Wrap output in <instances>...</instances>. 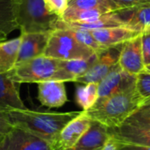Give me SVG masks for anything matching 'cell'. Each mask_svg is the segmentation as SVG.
Here are the masks:
<instances>
[{
    "label": "cell",
    "instance_id": "6da1fadb",
    "mask_svg": "<svg viewBox=\"0 0 150 150\" xmlns=\"http://www.w3.org/2000/svg\"><path fill=\"white\" fill-rule=\"evenodd\" d=\"M14 127L25 130L51 144L55 141L62 128L81 112H47L28 108L6 111Z\"/></svg>",
    "mask_w": 150,
    "mask_h": 150
},
{
    "label": "cell",
    "instance_id": "7a4b0ae2",
    "mask_svg": "<svg viewBox=\"0 0 150 150\" xmlns=\"http://www.w3.org/2000/svg\"><path fill=\"white\" fill-rule=\"evenodd\" d=\"M142 105L136 89H134L98 100L91 109L83 112L91 120L99 122L108 128H113L124 124Z\"/></svg>",
    "mask_w": 150,
    "mask_h": 150
},
{
    "label": "cell",
    "instance_id": "3957f363",
    "mask_svg": "<svg viewBox=\"0 0 150 150\" xmlns=\"http://www.w3.org/2000/svg\"><path fill=\"white\" fill-rule=\"evenodd\" d=\"M60 19L47 11L44 0H18V24L20 33L54 31Z\"/></svg>",
    "mask_w": 150,
    "mask_h": 150
},
{
    "label": "cell",
    "instance_id": "277c9868",
    "mask_svg": "<svg viewBox=\"0 0 150 150\" xmlns=\"http://www.w3.org/2000/svg\"><path fill=\"white\" fill-rule=\"evenodd\" d=\"M96 53L80 43L66 28H57L50 33L44 52L45 56L62 61L89 59Z\"/></svg>",
    "mask_w": 150,
    "mask_h": 150
},
{
    "label": "cell",
    "instance_id": "5b68a950",
    "mask_svg": "<svg viewBox=\"0 0 150 150\" xmlns=\"http://www.w3.org/2000/svg\"><path fill=\"white\" fill-rule=\"evenodd\" d=\"M59 61L45 55H40L25 62L17 63L8 72L10 77L19 83H41L45 81H57Z\"/></svg>",
    "mask_w": 150,
    "mask_h": 150
},
{
    "label": "cell",
    "instance_id": "8992f818",
    "mask_svg": "<svg viewBox=\"0 0 150 150\" xmlns=\"http://www.w3.org/2000/svg\"><path fill=\"white\" fill-rule=\"evenodd\" d=\"M121 45L108 47L98 54V58L89 70L78 77L76 83L86 84L90 83H100L113 69L119 65V58Z\"/></svg>",
    "mask_w": 150,
    "mask_h": 150
},
{
    "label": "cell",
    "instance_id": "52a82bcc",
    "mask_svg": "<svg viewBox=\"0 0 150 150\" xmlns=\"http://www.w3.org/2000/svg\"><path fill=\"white\" fill-rule=\"evenodd\" d=\"M136 76L127 73L118 65L100 83H98V99L103 100L116 94L135 89Z\"/></svg>",
    "mask_w": 150,
    "mask_h": 150
},
{
    "label": "cell",
    "instance_id": "ba28073f",
    "mask_svg": "<svg viewBox=\"0 0 150 150\" xmlns=\"http://www.w3.org/2000/svg\"><path fill=\"white\" fill-rule=\"evenodd\" d=\"M91 124V120L82 111L78 116L62 128L55 141L51 144L52 150L71 149L90 128Z\"/></svg>",
    "mask_w": 150,
    "mask_h": 150
},
{
    "label": "cell",
    "instance_id": "9c48e42d",
    "mask_svg": "<svg viewBox=\"0 0 150 150\" xmlns=\"http://www.w3.org/2000/svg\"><path fill=\"white\" fill-rule=\"evenodd\" d=\"M0 150H52V145L42 138L14 127L0 143Z\"/></svg>",
    "mask_w": 150,
    "mask_h": 150
},
{
    "label": "cell",
    "instance_id": "30bf717a",
    "mask_svg": "<svg viewBox=\"0 0 150 150\" xmlns=\"http://www.w3.org/2000/svg\"><path fill=\"white\" fill-rule=\"evenodd\" d=\"M119 66L127 73L138 75L144 70L141 34L124 42L121 47Z\"/></svg>",
    "mask_w": 150,
    "mask_h": 150
},
{
    "label": "cell",
    "instance_id": "8fae6325",
    "mask_svg": "<svg viewBox=\"0 0 150 150\" xmlns=\"http://www.w3.org/2000/svg\"><path fill=\"white\" fill-rule=\"evenodd\" d=\"M113 14L128 29L141 33L150 29V4L120 9Z\"/></svg>",
    "mask_w": 150,
    "mask_h": 150
},
{
    "label": "cell",
    "instance_id": "7c38bea8",
    "mask_svg": "<svg viewBox=\"0 0 150 150\" xmlns=\"http://www.w3.org/2000/svg\"><path fill=\"white\" fill-rule=\"evenodd\" d=\"M51 32L20 33V45L16 64L43 55Z\"/></svg>",
    "mask_w": 150,
    "mask_h": 150
},
{
    "label": "cell",
    "instance_id": "4fadbf2b",
    "mask_svg": "<svg viewBox=\"0 0 150 150\" xmlns=\"http://www.w3.org/2000/svg\"><path fill=\"white\" fill-rule=\"evenodd\" d=\"M37 98L46 107H62L68 102L65 83L55 80L39 83Z\"/></svg>",
    "mask_w": 150,
    "mask_h": 150
},
{
    "label": "cell",
    "instance_id": "5bb4252c",
    "mask_svg": "<svg viewBox=\"0 0 150 150\" xmlns=\"http://www.w3.org/2000/svg\"><path fill=\"white\" fill-rule=\"evenodd\" d=\"M109 134L118 144H132L150 148V129L122 124L120 127L109 128Z\"/></svg>",
    "mask_w": 150,
    "mask_h": 150
},
{
    "label": "cell",
    "instance_id": "9a60e30c",
    "mask_svg": "<svg viewBox=\"0 0 150 150\" xmlns=\"http://www.w3.org/2000/svg\"><path fill=\"white\" fill-rule=\"evenodd\" d=\"M20 84L13 81L8 73L0 74V109L4 111L25 109L20 97Z\"/></svg>",
    "mask_w": 150,
    "mask_h": 150
},
{
    "label": "cell",
    "instance_id": "2e32d148",
    "mask_svg": "<svg viewBox=\"0 0 150 150\" xmlns=\"http://www.w3.org/2000/svg\"><path fill=\"white\" fill-rule=\"evenodd\" d=\"M109 139V128L99 122L91 120L90 128L69 150H102Z\"/></svg>",
    "mask_w": 150,
    "mask_h": 150
},
{
    "label": "cell",
    "instance_id": "e0dca14e",
    "mask_svg": "<svg viewBox=\"0 0 150 150\" xmlns=\"http://www.w3.org/2000/svg\"><path fill=\"white\" fill-rule=\"evenodd\" d=\"M91 32L96 39V40L104 48L121 45L127 40L141 34V33L133 31L125 26L91 30Z\"/></svg>",
    "mask_w": 150,
    "mask_h": 150
},
{
    "label": "cell",
    "instance_id": "ac0fdd59",
    "mask_svg": "<svg viewBox=\"0 0 150 150\" xmlns=\"http://www.w3.org/2000/svg\"><path fill=\"white\" fill-rule=\"evenodd\" d=\"M98 58V54L89 59L59 61V70L57 81L62 82H76V80L84 75L93 65Z\"/></svg>",
    "mask_w": 150,
    "mask_h": 150
},
{
    "label": "cell",
    "instance_id": "d6986e66",
    "mask_svg": "<svg viewBox=\"0 0 150 150\" xmlns=\"http://www.w3.org/2000/svg\"><path fill=\"white\" fill-rule=\"evenodd\" d=\"M18 0H0V42L18 29Z\"/></svg>",
    "mask_w": 150,
    "mask_h": 150
},
{
    "label": "cell",
    "instance_id": "ffe728a7",
    "mask_svg": "<svg viewBox=\"0 0 150 150\" xmlns=\"http://www.w3.org/2000/svg\"><path fill=\"white\" fill-rule=\"evenodd\" d=\"M20 37L0 42V74L10 72L16 65Z\"/></svg>",
    "mask_w": 150,
    "mask_h": 150
},
{
    "label": "cell",
    "instance_id": "44dd1931",
    "mask_svg": "<svg viewBox=\"0 0 150 150\" xmlns=\"http://www.w3.org/2000/svg\"><path fill=\"white\" fill-rule=\"evenodd\" d=\"M98 99V83H90L78 85L76 90V100L83 111L91 109Z\"/></svg>",
    "mask_w": 150,
    "mask_h": 150
},
{
    "label": "cell",
    "instance_id": "7402d4cb",
    "mask_svg": "<svg viewBox=\"0 0 150 150\" xmlns=\"http://www.w3.org/2000/svg\"><path fill=\"white\" fill-rule=\"evenodd\" d=\"M68 8L73 10H98L104 13L120 9L112 0H69Z\"/></svg>",
    "mask_w": 150,
    "mask_h": 150
},
{
    "label": "cell",
    "instance_id": "603a6c76",
    "mask_svg": "<svg viewBox=\"0 0 150 150\" xmlns=\"http://www.w3.org/2000/svg\"><path fill=\"white\" fill-rule=\"evenodd\" d=\"M135 89L142 105L150 102V73L143 70L136 75Z\"/></svg>",
    "mask_w": 150,
    "mask_h": 150
},
{
    "label": "cell",
    "instance_id": "cb8c5ba5",
    "mask_svg": "<svg viewBox=\"0 0 150 150\" xmlns=\"http://www.w3.org/2000/svg\"><path fill=\"white\" fill-rule=\"evenodd\" d=\"M124 124L139 128L150 129V113L136 111L126 120Z\"/></svg>",
    "mask_w": 150,
    "mask_h": 150
},
{
    "label": "cell",
    "instance_id": "d4e9b609",
    "mask_svg": "<svg viewBox=\"0 0 150 150\" xmlns=\"http://www.w3.org/2000/svg\"><path fill=\"white\" fill-rule=\"evenodd\" d=\"M44 3L49 12L61 18L69 5V0H44Z\"/></svg>",
    "mask_w": 150,
    "mask_h": 150
},
{
    "label": "cell",
    "instance_id": "484cf974",
    "mask_svg": "<svg viewBox=\"0 0 150 150\" xmlns=\"http://www.w3.org/2000/svg\"><path fill=\"white\" fill-rule=\"evenodd\" d=\"M142 51L144 66L150 64V29H147L141 33Z\"/></svg>",
    "mask_w": 150,
    "mask_h": 150
},
{
    "label": "cell",
    "instance_id": "4316f807",
    "mask_svg": "<svg viewBox=\"0 0 150 150\" xmlns=\"http://www.w3.org/2000/svg\"><path fill=\"white\" fill-rule=\"evenodd\" d=\"M13 128L6 111L0 109V143Z\"/></svg>",
    "mask_w": 150,
    "mask_h": 150
},
{
    "label": "cell",
    "instance_id": "83f0119b",
    "mask_svg": "<svg viewBox=\"0 0 150 150\" xmlns=\"http://www.w3.org/2000/svg\"><path fill=\"white\" fill-rule=\"evenodd\" d=\"M120 9L150 4V0H112Z\"/></svg>",
    "mask_w": 150,
    "mask_h": 150
},
{
    "label": "cell",
    "instance_id": "f1b7e54d",
    "mask_svg": "<svg viewBox=\"0 0 150 150\" xmlns=\"http://www.w3.org/2000/svg\"><path fill=\"white\" fill-rule=\"evenodd\" d=\"M118 146H119V150H150V148L148 147L132 145V144H118Z\"/></svg>",
    "mask_w": 150,
    "mask_h": 150
},
{
    "label": "cell",
    "instance_id": "f546056e",
    "mask_svg": "<svg viewBox=\"0 0 150 150\" xmlns=\"http://www.w3.org/2000/svg\"><path fill=\"white\" fill-rule=\"evenodd\" d=\"M102 150H119V146L117 142L110 137V139L108 140V142H106V144L105 145L104 149Z\"/></svg>",
    "mask_w": 150,
    "mask_h": 150
},
{
    "label": "cell",
    "instance_id": "4dcf8cb0",
    "mask_svg": "<svg viewBox=\"0 0 150 150\" xmlns=\"http://www.w3.org/2000/svg\"><path fill=\"white\" fill-rule=\"evenodd\" d=\"M138 111L142 112H148V113H150V102L142 105L140 107V109H139Z\"/></svg>",
    "mask_w": 150,
    "mask_h": 150
},
{
    "label": "cell",
    "instance_id": "1f68e13d",
    "mask_svg": "<svg viewBox=\"0 0 150 150\" xmlns=\"http://www.w3.org/2000/svg\"><path fill=\"white\" fill-rule=\"evenodd\" d=\"M144 70H145V71H147V72H149V73H150V64L149 65H147V66H145V68H144Z\"/></svg>",
    "mask_w": 150,
    "mask_h": 150
},
{
    "label": "cell",
    "instance_id": "d6a6232c",
    "mask_svg": "<svg viewBox=\"0 0 150 150\" xmlns=\"http://www.w3.org/2000/svg\"></svg>",
    "mask_w": 150,
    "mask_h": 150
}]
</instances>
